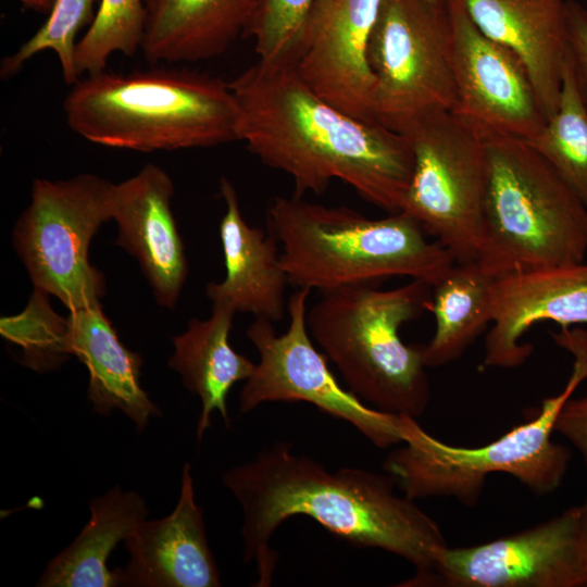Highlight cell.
<instances>
[{
	"label": "cell",
	"instance_id": "cell-23",
	"mask_svg": "<svg viewBox=\"0 0 587 587\" xmlns=\"http://www.w3.org/2000/svg\"><path fill=\"white\" fill-rule=\"evenodd\" d=\"M90 520L72 541L47 565L39 587H112L118 586L115 569L108 560L121 541H125L146 520L143 498L115 486L90 501Z\"/></svg>",
	"mask_w": 587,
	"mask_h": 587
},
{
	"label": "cell",
	"instance_id": "cell-19",
	"mask_svg": "<svg viewBox=\"0 0 587 587\" xmlns=\"http://www.w3.org/2000/svg\"><path fill=\"white\" fill-rule=\"evenodd\" d=\"M226 212L220 238L226 267L221 283H209L205 294L212 303H224L236 312L279 322L285 312L288 277L280 265V247L275 236L245 221L236 190L229 179L220 180Z\"/></svg>",
	"mask_w": 587,
	"mask_h": 587
},
{
	"label": "cell",
	"instance_id": "cell-29",
	"mask_svg": "<svg viewBox=\"0 0 587 587\" xmlns=\"http://www.w3.org/2000/svg\"><path fill=\"white\" fill-rule=\"evenodd\" d=\"M315 0H253L243 35L253 38L259 60L285 61Z\"/></svg>",
	"mask_w": 587,
	"mask_h": 587
},
{
	"label": "cell",
	"instance_id": "cell-34",
	"mask_svg": "<svg viewBox=\"0 0 587 587\" xmlns=\"http://www.w3.org/2000/svg\"><path fill=\"white\" fill-rule=\"evenodd\" d=\"M427 1L434 4H441L445 2V0H427Z\"/></svg>",
	"mask_w": 587,
	"mask_h": 587
},
{
	"label": "cell",
	"instance_id": "cell-9",
	"mask_svg": "<svg viewBox=\"0 0 587 587\" xmlns=\"http://www.w3.org/2000/svg\"><path fill=\"white\" fill-rule=\"evenodd\" d=\"M413 173L400 212L455 263L477 260L486 190L484 138L451 110L422 115L402 133Z\"/></svg>",
	"mask_w": 587,
	"mask_h": 587
},
{
	"label": "cell",
	"instance_id": "cell-26",
	"mask_svg": "<svg viewBox=\"0 0 587 587\" xmlns=\"http://www.w3.org/2000/svg\"><path fill=\"white\" fill-rule=\"evenodd\" d=\"M145 23V0H100L92 23L75 47L78 77L107 70L115 52L136 54L141 49Z\"/></svg>",
	"mask_w": 587,
	"mask_h": 587
},
{
	"label": "cell",
	"instance_id": "cell-17",
	"mask_svg": "<svg viewBox=\"0 0 587 587\" xmlns=\"http://www.w3.org/2000/svg\"><path fill=\"white\" fill-rule=\"evenodd\" d=\"M124 542L129 561L124 569H115L118 586H221L203 510L195 499L189 463L183 467L175 509L162 519L143 520Z\"/></svg>",
	"mask_w": 587,
	"mask_h": 587
},
{
	"label": "cell",
	"instance_id": "cell-1",
	"mask_svg": "<svg viewBox=\"0 0 587 587\" xmlns=\"http://www.w3.org/2000/svg\"><path fill=\"white\" fill-rule=\"evenodd\" d=\"M223 484L242 509V554L257 566V587L273 583L279 557L270 540L294 515H307L357 547L404 559L415 575L401 586H428L448 547L440 527L415 500L397 495L389 474L357 467L332 471L292 452L287 442H275L232 467Z\"/></svg>",
	"mask_w": 587,
	"mask_h": 587
},
{
	"label": "cell",
	"instance_id": "cell-4",
	"mask_svg": "<svg viewBox=\"0 0 587 587\" xmlns=\"http://www.w3.org/2000/svg\"><path fill=\"white\" fill-rule=\"evenodd\" d=\"M267 223L280 245V265L296 288L324 292L395 276L434 286L455 263L402 212L374 220L346 207L276 197Z\"/></svg>",
	"mask_w": 587,
	"mask_h": 587
},
{
	"label": "cell",
	"instance_id": "cell-15",
	"mask_svg": "<svg viewBox=\"0 0 587 587\" xmlns=\"http://www.w3.org/2000/svg\"><path fill=\"white\" fill-rule=\"evenodd\" d=\"M492 316L484 366L513 369L530 357L522 342L530 327L554 322L562 329L587 326V263L520 270L494 278Z\"/></svg>",
	"mask_w": 587,
	"mask_h": 587
},
{
	"label": "cell",
	"instance_id": "cell-6",
	"mask_svg": "<svg viewBox=\"0 0 587 587\" xmlns=\"http://www.w3.org/2000/svg\"><path fill=\"white\" fill-rule=\"evenodd\" d=\"M433 286L354 285L321 292L307 312L309 333L348 389L373 408L417 420L430 389L422 345H407L403 324L429 311Z\"/></svg>",
	"mask_w": 587,
	"mask_h": 587
},
{
	"label": "cell",
	"instance_id": "cell-14",
	"mask_svg": "<svg viewBox=\"0 0 587 587\" xmlns=\"http://www.w3.org/2000/svg\"><path fill=\"white\" fill-rule=\"evenodd\" d=\"M379 5L380 0H315L285 60L317 96L367 122L376 121L367 49Z\"/></svg>",
	"mask_w": 587,
	"mask_h": 587
},
{
	"label": "cell",
	"instance_id": "cell-24",
	"mask_svg": "<svg viewBox=\"0 0 587 587\" xmlns=\"http://www.w3.org/2000/svg\"><path fill=\"white\" fill-rule=\"evenodd\" d=\"M494 278L477 261L454 263L433 286L429 311L435 319V332L422 345L426 367L455 361L491 324Z\"/></svg>",
	"mask_w": 587,
	"mask_h": 587
},
{
	"label": "cell",
	"instance_id": "cell-31",
	"mask_svg": "<svg viewBox=\"0 0 587 587\" xmlns=\"http://www.w3.org/2000/svg\"><path fill=\"white\" fill-rule=\"evenodd\" d=\"M559 433L580 454L587 471V395L570 397L561 408L554 424Z\"/></svg>",
	"mask_w": 587,
	"mask_h": 587
},
{
	"label": "cell",
	"instance_id": "cell-5",
	"mask_svg": "<svg viewBox=\"0 0 587 587\" xmlns=\"http://www.w3.org/2000/svg\"><path fill=\"white\" fill-rule=\"evenodd\" d=\"M554 340L574 357L571 376L561 392L542 401L534 419L479 447L444 442L401 415L403 445L385 460V471L412 500L450 498L465 507L477 504L486 478L504 473L537 496L554 491L571 458L569 448L552 440L558 414L587 378V330H563Z\"/></svg>",
	"mask_w": 587,
	"mask_h": 587
},
{
	"label": "cell",
	"instance_id": "cell-3",
	"mask_svg": "<svg viewBox=\"0 0 587 587\" xmlns=\"http://www.w3.org/2000/svg\"><path fill=\"white\" fill-rule=\"evenodd\" d=\"M63 111L74 133L110 148L173 151L237 140L229 83L187 68L83 76L65 96Z\"/></svg>",
	"mask_w": 587,
	"mask_h": 587
},
{
	"label": "cell",
	"instance_id": "cell-13",
	"mask_svg": "<svg viewBox=\"0 0 587 587\" xmlns=\"http://www.w3.org/2000/svg\"><path fill=\"white\" fill-rule=\"evenodd\" d=\"M428 586L585 587L579 509L485 544L442 551Z\"/></svg>",
	"mask_w": 587,
	"mask_h": 587
},
{
	"label": "cell",
	"instance_id": "cell-7",
	"mask_svg": "<svg viewBox=\"0 0 587 587\" xmlns=\"http://www.w3.org/2000/svg\"><path fill=\"white\" fill-rule=\"evenodd\" d=\"M486 190L477 262L498 277L584 263L587 208L524 140L484 139Z\"/></svg>",
	"mask_w": 587,
	"mask_h": 587
},
{
	"label": "cell",
	"instance_id": "cell-2",
	"mask_svg": "<svg viewBox=\"0 0 587 587\" xmlns=\"http://www.w3.org/2000/svg\"><path fill=\"white\" fill-rule=\"evenodd\" d=\"M229 86L237 140L263 164L288 174L295 196L320 195L340 179L390 214L401 211L413 173L402 134L338 110L287 61L258 60Z\"/></svg>",
	"mask_w": 587,
	"mask_h": 587
},
{
	"label": "cell",
	"instance_id": "cell-21",
	"mask_svg": "<svg viewBox=\"0 0 587 587\" xmlns=\"http://www.w3.org/2000/svg\"><path fill=\"white\" fill-rule=\"evenodd\" d=\"M141 51L152 64L223 54L243 32L253 0H145Z\"/></svg>",
	"mask_w": 587,
	"mask_h": 587
},
{
	"label": "cell",
	"instance_id": "cell-32",
	"mask_svg": "<svg viewBox=\"0 0 587 587\" xmlns=\"http://www.w3.org/2000/svg\"><path fill=\"white\" fill-rule=\"evenodd\" d=\"M25 9L48 15L55 0H16Z\"/></svg>",
	"mask_w": 587,
	"mask_h": 587
},
{
	"label": "cell",
	"instance_id": "cell-11",
	"mask_svg": "<svg viewBox=\"0 0 587 587\" xmlns=\"http://www.w3.org/2000/svg\"><path fill=\"white\" fill-rule=\"evenodd\" d=\"M310 291L297 288L290 295L289 324L284 334H277L266 319L255 317L247 328L260 360L240 391V411L248 413L267 402L304 401L348 422L378 448L402 444L401 415L371 408L342 388L328 369L325 354L315 348L307 325Z\"/></svg>",
	"mask_w": 587,
	"mask_h": 587
},
{
	"label": "cell",
	"instance_id": "cell-20",
	"mask_svg": "<svg viewBox=\"0 0 587 587\" xmlns=\"http://www.w3.org/2000/svg\"><path fill=\"white\" fill-rule=\"evenodd\" d=\"M67 346L89 373L88 398L93 411L108 416L122 411L141 430L160 409L140 386L142 358L120 340L100 303L70 311Z\"/></svg>",
	"mask_w": 587,
	"mask_h": 587
},
{
	"label": "cell",
	"instance_id": "cell-27",
	"mask_svg": "<svg viewBox=\"0 0 587 587\" xmlns=\"http://www.w3.org/2000/svg\"><path fill=\"white\" fill-rule=\"evenodd\" d=\"M2 337L22 349L21 363L38 373L57 370L71 355L68 321L49 304L48 294L35 289L25 310L1 317Z\"/></svg>",
	"mask_w": 587,
	"mask_h": 587
},
{
	"label": "cell",
	"instance_id": "cell-10",
	"mask_svg": "<svg viewBox=\"0 0 587 587\" xmlns=\"http://www.w3.org/2000/svg\"><path fill=\"white\" fill-rule=\"evenodd\" d=\"M448 35L445 2L380 0L367 49L378 123L400 134L422 115L453 110Z\"/></svg>",
	"mask_w": 587,
	"mask_h": 587
},
{
	"label": "cell",
	"instance_id": "cell-22",
	"mask_svg": "<svg viewBox=\"0 0 587 587\" xmlns=\"http://www.w3.org/2000/svg\"><path fill=\"white\" fill-rule=\"evenodd\" d=\"M235 313L227 304L212 303L208 320L191 319L187 329L173 338L175 351L168 366L180 374L184 386L201 400L197 423L199 441L210 427L214 411L229 425L227 395L255 369V364L236 352L228 341Z\"/></svg>",
	"mask_w": 587,
	"mask_h": 587
},
{
	"label": "cell",
	"instance_id": "cell-18",
	"mask_svg": "<svg viewBox=\"0 0 587 587\" xmlns=\"http://www.w3.org/2000/svg\"><path fill=\"white\" fill-rule=\"evenodd\" d=\"M476 26L524 63L546 118L558 110L570 35L564 0H465Z\"/></svg>",
	"mask_w": 587,
	"mask_h": 587
},
{
	"label": "cell",
	"instance_id": "cell-8",
	"mask_svg": "<svg viewBox=\"0 0 587 587\" xmlns=\"http://www.w3.org/2000/svg\"><path fill=\"white\" fill-rule=\"evenodd\" d=\"M114 184L92 174L70 179L37 178L30 203L13 228V246L34 288L75 311L100 303L103 274L89 262V245L112 220Z\"/></svg>",
	"mask_w": 587,
	"mask_h": 587
},
{
	"label": "cell",
	"instance_id": "cell-16",
	"mask_svg": "<svg viewBox=\"0 0 587 587\" xmlns=\"http://www.w3.org/2000/svg\"><path fill=\"white\" fill-rule=\"evenodd\" d=\"M174 185L155 164L114 184L112 218L116 245L134 255L159 304L173 309L188 275L184 245L171 208Z\"/></svg>",
	"mask_w": 587,
	"mask_h": 587
},
{
	"label": "cell",
	"instance_id": "cell-33",
	"mask_svg": "<svg viewBox=\"0 0 587 587\" xmlns=\"http://www.w3.org/2000/svg\"><path fill=\"white\" fill-rule=\"evenodd\" d=\"M579 509V522H580V534L583 541V549L587 565V499L583 504L578 505Z\"/></svg>",
	"mask_w": 587,
	"mask_h": 587
},
{
	"label": "cell",
	"instance_id": "cell-12",
	"mask_svg": "<svg viewBox=\"0 0 587 587\" xmlns=\"http://www.w3.org/2000/svg\"><path fill=\"white\" fill-rule=\"evenodd\" d=\"M445 5L457 93L451 111L484 139L537 136L547 118L523 61L476 26L465 0H445Z\"/></svg>",
	"mask_w": 587,
	"mask_h": 587
},
{
	"label": "cell",
	"instance_id": "cell-30",
	"mask_svg": "<svg viewBox=\"0 0 587 587\" xmlns=\"http://www.w3.org/2000/svg\"><path fill=\"white\" fill-rule=\"evenodd\" d=\"M570 35V62L575 82L587 108V10L574 0L566 1Z\"/></svg>",
	"mask_w": 587,
	"mask_h": 587
},
{
	"label": "cell",
	"instance_id": "cell-25",
	"mask_svg": "<svg viewBox=\"0 0 587 587\" xmlns=\"http://www.w3.org/2000/svg\"><path fill=\"white\" fill-rule=\"evenodd\" d=\"M525 142L554 168L587 208V108L579 95L570 57L557 112L537 136Z\"/></svg>",
	"mask_w": 587,
	"mask_h": 587
},
{
	"label": "cell",
	"instance_id": "cell-28",
	"mask_svg": "<svg viewBox=\"0 0 587 587\" xmlns=\"http://www.w3.org/2000/svg\"><path fill=\"white\" fill-rule=\"evenodd\" d=\"M99 0H55L47 21L17 50L0 63V76L10 78L37 53L51 50L59 59L62 77L67 85L78 79L75 68V47L82 28L89 26L97 13Z\"/></svg>",
	"mask_w": 587,
	"mask_h": 587
}]
</instances>
